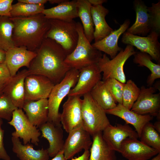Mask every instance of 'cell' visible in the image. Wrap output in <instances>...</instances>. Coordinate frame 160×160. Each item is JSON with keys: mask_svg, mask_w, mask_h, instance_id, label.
<instances>
[{"mask_svg": "<svg viewBox=\"0 0 160 160\" xmlns=\"http://www.w3.org/2000/svg\"><path fill=\"white\" fill-rule=\"evenodd\" d=\"M35 52L36 55L28 69L29 75L44 76L55 84L63 79L71 68L65 62L67 55L65 51L52 39L44 38Z\"/></svg>", "mask_w": 160, "mask_h": 160, "instance_id": "obj_1", "label": "cell"}, {"mask_svg": "<svg viewBox=\"0 0 160 160\" xmlns=\"http://www.w3.org/2000/svg\"><path fill=\"white\" fill-rule=\"evenodd\" d=\"M10 19L14 25L12 39L14 46L35 52L49 28V19L42 13L28 17H11Z\"/></svg>", "mask_w": 160, "mask_h": 160, "instance_id": "obj_2", "label": "cell"}, {"mask_svg": "<svg viewBox=\"0 0 160 160\" xmlns=\"http://www.w3.org/2000/svg\"><path fill=\"white\" fill-rule=\"evenodd\" d=\"M79 38L74 50L68 55L65 63L71 68L79 70L82 68L97 63L102 57L101 51L93 47L85 36L81 23H76Z\"/></svg>", "mask_w": 160, "mask_h": 160, "instance_id": "obj_3", "label": "cell"}, {"mask_svg": "<svg viewBox=\"0 0 160 160\" xmlns=\"http://www.w3.org/2000/svg\"><path fill=\"white\" fill-rule=\"evenodd\" d=\"M79 71L71 68L63 79L55 85L48 98V122L57 126H62L60 114L59 112L60 104L64 98L68 94L77 81Z\"/></svg>", "mask_w": 160, "mask_h": 160, "instance_id": "obj_4", "label": "cell"}, {"mask_svg": "<svg viewBox=\"0 0 160 160\" xmlns=\"http://www.w3.org/2000/svg\"><path fill=\"white\" fill-rule=\"evenodd\" d=\"M82 103L83 127L93 136L102 132L110 122L105 111L93 99L90 93L83 95Z\"/></svg>", "mask_w": 160, "mask_h": 160, "instance_id": "obj_5", "label": "cell"}, {"mask_svg": "<svg viewBox=\"0 0 160 160\" xmlns=\"http://www.w3.org/2000/svg\"><path fill=\"white\" fill-rule=\"evenodd\" d=\"M50 26L45 38L52 39L63 48L67 55L75 48L79 34L76 23L73 20L65 21L56 19H49Z\"/></svg>", "mask_w": 160, "mask_h": 160, "instance_id": "obj_6", "label": "cell"}, {"mask_svg": "<svg viewBox=\"0 0 160 160\" xmlns=\"http://www.w3.org/2000/svg\"><path fill=\"white\" fill-rule=\"evenodd\" d=\"M136 52L133 46L127 44L124 49H122L111 60L106 54L103 55L97 63L100 72L103 73V81L114 78L125 84L126 81L124 70V65L127 60Z\"/></svg>", "mask_w": 160, "mask_h": 160, "instance_id": "obj_7", "label": "cell"}, {"mask_svg": "<svg viewBox=\"0 0 160 160\" xmlns=\"http://www.w3.org/2000/svg\"><path fill=\"white\" fill-rule=\"evenodd\" d=\"M8 123L15 129L12 134V137L22 139L24 145L31 142L35 145H38L41 132L29 121L22 109L15 110L11 120Z\"/></svg>", "mask_w": 160, "mask_h": 160, "instance_id": "obj_8", "label": "cell"}, {"mask_svg": "<svg viewBox=\"0 0 160 160\" xmlns=\"http://www.w3.org/2000/svg\"><path fill=\"white\" fill-rule=\"evenodd\" d=\"M159 34L154 31L146 36L134 35L125 32L121 38L124 44L136 47L140 52L149 55L158 63H160V43L158 41Z\"/></svg>", "mask_w": 160, "mask_h": 160, "instance_id": "obj_9", "label": "cell"}, {"mask_svg": "<svg viewBox=\"0 0 160 160\" xmlns=\"http://www.w3.org/2000/svg\"><path fill=\"white\" fill-rule=\"evenodd\" d=\"M157 88L151 86L141 87L139 95L131 110L140 115H149L160 118V93H156Z\"/></svg>", "mask_w": 160, "mask_h": 160, "instance_id": "obj_10", "label": "cell"}, {"mask_svg": "<svg viewBox=\"0 0 160 160\" xmlns=\"http://www.w3.org/2000/svg\"><path fill=\"white\" fill-rule=\"evenodd\" d=\"M55 85L44 76L28 75L24 81L25 101L48 99Z\"/></svg>", "mask_w": 160, "mask_h": 160, "instance_id": "obj_11", "label": "cell"}, {"mask_svg": "<svg viewBox=\"0 0 160 160\" xmlns=\"http://www.w3.org/2000/svg\"><path fill=\"white\" fill-rule=\"evenodd\" d=\"M82 99L78 96H68L63 106L60 114V123L68 133L83 125L82 115Z\"/></svg>", "mask_w": 160, "mask_h": 160, "instance_id": "obj_12", "label": "cell"}, {"mask_svg": "<svg viewBox=\"0 0 160 160\" xmlns=\"http://www.w3.org/2000/svg\"><path fill=\"white\" fill-rule=\"evenodd\" d=\"M68 133L63 148L67 160L72 158L83 149L89 150L92 143L91 135L82 126L74 128Z\"/></svg>", "mask_w": 160, "mask_h": 160, "instance_id": "obj_13", "label": "cell"}, {"mask_svg": "<svg viewBox=\"0 0 160 160\" xmlns=\"http://www.w3.org/2000/svg\"><path fill=\"white\" fill-rule=\"evenodd\" d=\"M79 78L75 86L70 91L68 96H81L89 93L102 78L97 63L85 67L79 70Z\"/></svg>", "mask_w": 160, "mask_h": 160, "instance_id": "obj_14", "label": "cell"}, {"mask_svg": "<svg viewBox=\"0 0 160 160\" xmlns=\"http://www.w3.org/2000/svg\"><path fill=\"white\" fill-rule=\"evenodd\" d=\"M119 153L128 160H148L160 152L137 139L127 138L121 143Z\"/></svg>", "mask_w": 160, "mask_h": 160, "instance_id": "obj_15", "label": "cell"}, {"mask_svg": "<svg viewBox=\"0 0 160 160\" xmlns=\"http://www.w3.org/2000/svg\"><path fill=\"white\" fill-rule=\"evenodd\" d=\"M102 137L109 148L119 152L121 143L125 139H137L138 135L128 124H117L115 126L110 124L102 132Z\"/></svg>", "mask_w": 160, "mask_h": 160, "instance_id": "obj_16", "label": "cell"}, {"mask_svg": "<svg viewBox=\"0 0 160 160\" xmlns=\"http://www.w3.org/2000/svg\"><path fill=\"white\" fill-rule=\"evenodd\" d=\"M36 55L35 52L24 47L15 46L6 52L4 62L12 77L15 76L21 67L25 66L28 68Z\"/></svg>", "mask_w": 160, "mask_h": 160, "instance_id": "obj_17", "label": "cell"}, {"mask_svg": "<svg viewBox=\"0 0 160 160\" xmlns=\"http://www.w3.org/2000/svg\"><path fill=\"white\" fill-rule=\"evenodd\" d=\"M29 75L28 69L19 71L5 84L3 93L18 108L22 109L25 102L24 81Z\"/></svg>", "mask_w": 160, "mask_h": 160, "instance_id": "obj_18", "label": "cell"}, {"mask_svg": "<svg viewBox=\"0 0 160 160\" xmlns=\"http://www.w3.org/2000/svg\"><path fill=\"white\" fill-rule=\"evenodd\" d=\"M106 114L113 115L124 120L127 124L132 125L140 137L144 126L153 119L149 115L137 114L128 109L122 104L118 103L114 108L105 111Z\"/></svg>", "mask_w": 160, "mask_h": 160, "instance_id": "obj_19", "label": "cell"}, {"mask_svg": "<svg viewBox=\"0 0 160 160\" xmlns=\"http://www.w3.org/2000/svg\"><path fill=\"white\" fill-rule=\"evenodd\" d=\"M61 127L47 121L39 127L41 137L49 142V147L47 149L49 157H55L63 150L64 142Z\"/></svg>", "mask_w": 160, "mask_h": 160, "instance_id": "obj_20", "label": "cell"}, {"mask_svg": "<svg viewBox=\"0 0 160 160\" xmlns=\"http://www.w3.org/2000/svg\"><path fill=\"white\" fill-rule=\"evenodd\" d=\"M133 4L136 14V20L135 23L127 29L126 32L134 35L145 36L151 31L148 7L141 0H135Z\"/></svg>", "mask_w": 160, "mask_h": 160, "instance_id": "obj_21", "label": "cell"}, {"mask_svg": "<svg viewBox=\"0 0 160 160\" xmlns=\"http://www.w3.org/2000/svg\"><path fill=\"white\" fill-rule=\"evenodd\" d=\"M130 24L129 20H125L118 29L114 30L103 39L95 42L92 44V46L113 58L122 49L119 46L118 41L121 35L129 28Z\"/></svg>", "mask_w": 160, "mask_h": 160, "instance_id": "obj_22", "label": "cell"}, {"mask_svg": "<svg viewBox=\"0 0 160 160\" xmlns=\"http://www.w3.org/2000/svg\"><path fill=\"white\" fill-rule=\"evenodd\" d=\"M22 109L29 121L39 128L47 121L48 113L47 99L25 101Z\"/></svg>", "mask_w": 160, "mask_h": 160, "instance_id": "obj_23", "label": "cell"}, {"mask_svg": "<svg viewBox=\"0 0 160 160\" xmlns=\"http://www.w3.org/2000/svg\"><path fill=\"white\" fill-rule=\"evenodd\" d=\"M42 13L48 19L65 21H71L79 17L76 0H65L56 6L45 9Z\"/></svg>", "mask_w": 160, "mask_h": 160, "instance_id": "obj_24", "label": "cell"}, {"mask_svg": "<svg viewBox=\"0 0 160 160\" xmlns=\"http://www.w3.org/2000/svg\"><path fill=\"white\" fill-rule=\"evenodd\" d=\"M91 12L95 27L94 39L95 42L103 39L114 30L105 20V17L108 13L109 10L102 5H92Z\"/></svg>", "mask_w": 160, "mask_h": 160, "instance_id": "obj_25", "label": "cell"}, {"mask_svg": "<svg viewBox=\"0 0 160 160\" xmlns=\"http://www.w3.org/2000/svg\"><path fill=\"white\" fill-rule=\"evenodd\" d=\"M12 150L20 160H48L49 156L47 149L36 150L32 144H23L19 138L12 137Z\"/></svg>", "mask_w": 160, "mask_h": 160, "instance_id": "obj_26", "label": "cell"}, {"mask_svg": "<svg viewBox=\"0 0 160 160\" xmlns=\"http://www.w3.org/2000/svg\"><path fill=\"white\" fill-rule=\"evenodd\" d=\"M92 137L89 160H117L115 151L111 149L104 140L102 132Z\"/></svg>", "mask_w": 160, "mask_h": 160, "instance_id": "obj_27", "label": "cell"}, {"mask_svg": "<svg viewBox=\"0 0 160 160\" xmlns=\"http://www.w3.org/2000/svg\"><path fill=\"white\" fill-rule=\"evenodd\" d=\"M76 4L78 16L81 21L84 35L91 43L94 39V31L91 12L92 5L88 0H77Z\"/></svg>", "mask_w": 160, "mask_h": 160, "instance_id": "obj_28", "label": "cell"}, {"mask_svg": "<svg viewBox=\"0 0 160 160\" xmlns=\"http://www.w3.org/2000/svg\"><path fill=\"white\" fill-rule=\"evenodd\" d=\"M89 93L93 99L105 111L113 109L117 105L103 81H99Z\"/></svg>", "mask_w": 160, "mask_h": 160, "instance_id": "obj_29", "label": "cell"}, {"mask_svg": "<svg viewBox=\"0 0 160 160\" xmlns=\"http://www.w3.org/2000/svg\"><path fill=\"white\" fill-rule=\"evenodd\" d=\"M134 62L140 66H145L151 71V73L147 79V83L149 86H151L156 79L160 78V65L153 63L152 58L148 54L136 52L134 55Z\"/></svg>", "mask_w": 160, "mask_h": 160, "instance_id": "obj_30", "label": "cell"}, {"mask_svg": "<svg viewBox=\"0 0 160 160\" xmlns=\"http://www.w3.org/2000/svg\"><path fill=\"white\" fill-rule=\"evenodd\" d=\"M14 27L10 17H0V48L5 52L15 46L12 39Z\"/></svg>", "mask_w": 160, "mask_h": 160, "instance_id": "obj_31", "label": "cell"}, {"mask_svg": "<svg viewBox=\"0 0 160 160\" xmlns=\"http://www.w3.org/2000/svg\"><path fill=\"white\" fill-rule=\"evenodd\" d=\"M44 4H33L18 2L12 6L11 17H28L42 13Z\"/></svg>", "mask_w": 160, "mask_h": 160, "instance_id": "obj_32", "label": "cell"}, {"mask_svg": "<svg viewBox=\"0 0 160 160\" xmlns=\"http://www.w3.org/2000/svg\"><path fill=\"white\" fill-rule=\"evenodd\" d=\"M139 138L145 144L160 152V135L151 123L144 126Z\"/></svg>", "mask_w": 160, "mask_h": 160, "instance_id": "obj_33", "label": "cell"}, {"mask_svg": "<svg viewBox=\"0 0 160 160\" xmlns=\"http://www.w3.org/2000/svg\"><path fill=\"white\" fill-rule=\"evenodd\" d=\"M140 89L132 80H128L124 84L122 104L131 110L140 93Z\"/></svg>", "mask_w": 160, "mask_h": 160, "instance_id": "obj_34", "label": "cell"}, {"mask_svg": "<svg viewBox=\"0 0 160 160\" xmlns=\"http://www.w3.org/2000/svg\"><path fill=\"white\" fill-rule=\"evenodd\" d=\"M103 81L116 103L122 104L124 84L114 78H109Z\"/></svg>", "mask_w": 160, "mask_h": 160, "instance_id": "obj_35", "label": "cell"}, {"mask_svg": "<svg viewBox=\"0 0 160 160\" xmlns=\"http://www.w3.org/2000/svg\"><path fill=\"white\" fill-rule=\"evenodd\" d=\"M18 108L11 100L2 93L0 95V118L10 121L14 111Z\"/></svg>", "mask_w": 160, "mask_h": 160, "instance_id": "obj_36", "label": "cell"}, {"mask_svg": "<svg viewBox=\"0 0 160 160\" xmlns=\"http://www.w3.org/2000/svg\"><path fill=\"white\" fill-rule=\"evenodd\" d=\"M150 16L151 31H155L159 34L160 32V1L156 3H152L151 6L148 7Z\"/></svg>", "mask_w": 160, "mask_h": 160, "instance_id": "obj_37", "label": "cell"}, {"mask_svg": "<svg viewBox=\"0 0 160 160\" xmlns=\"http://www.w3.org/2000/svg\"><path fill=\"white\" fill-rule=\"evenodd\" d=\"M13 0H0V17H11V11Z\"/></svg>", "mask_w": 160, "mask_h": 160, "instance_id": "obj_38", "label": "cell"}, {"mask_svg": "<svg viewBox=\"0 0 160 160\" xmlns=\"http://www.w3.org/2000/svg\"><path fill=\"white\" fill-rule=\"evenodd\" d=\"M12 77L5 62L0 63V84L5 85Z\"/></svg>", "mask_w": 160, "mask_h": 160, "instance_id": "obj_39", "label": "cell"}, {"mask_svg": "<svg viewBox=\"0 0 160 160\" xmlns=\"http://www.w3.org/2000/svg\"><path fill=\"white\" fill-rule=\"evenodd\" d=\"M3 121L0 118V159L10 160L11 158L8 154L4 148V131L1 128Z\"/></svg>", "mask_w": 160, "mask_h": 160, "instance_id": "obj_40", "label": "cell"}, {"mask_svg": "<svg viewBox=\"0 0 160 160\" xmlns=\"http://www.w3.org/2000/svg\"><path fill=\"white\" fill-rule=\"evenodd\" d=\"M48 0H18L17 1L22 3L33 4H44Z\"/></svg>", "mask_w": 160, "mask_h": 160, "instance_id": "obj_41", "label": "cell"}, {"mask_svg": "<svg viewBox=\"0 0 160 160\" xmlns=\"http://www.w3.org/2000/svg\"><path fill=\"white\" fill-rule=\"evenodd\" d=\"M89 156L90 151L89 150H85L81 156L74 158H73L71 160H89Z\"/></svg>", "mask_w": 160, "mask_h": 160, "instance_id": "obj_42", "label": "cell"}, {"mask_svg": "<svg viewBox=\"0 0 160 160\" xmlns=\"http://www.w3.org/2000/svg\"><path fill=\"white\" fill-rule=\"evenodd\" d=\"M51 160H67L64 156L63 150L60 151Z\"/></svg>", "mask_w": 160, "mask_h": 160, "instance_id": "obj_43", "label": "cell"}, {"mask_svg": "<svg viewBox=\"0 0 160 160\" xmlns=\"http://www.w3.org/2000/svg\"><path fill=\"white\" fill-rule=\"evenodd\" d=\"M89 3L92 6L102 5L103 4L107 1L106 0H88Z\"/></svg>", "mask_w": 160, "mask_h": 160, "instance_id": "obj_44", "label": "cell"}, {"mask_svg": "<svg viewBox=\"0 0 160 160\" xmlns=\"http://www.w3.org/2000/svg\"><path fill=\"white\" fill-rule=\"evenodd\" d=\"M6 52L0 48V63L5 61Z\"/></svg>", "mask_w": 160, "mask_h": 160, "instance_id": "obj_45", "label": "cell"}, {"mask_svg": "<svg viewBox=\"0 0 160 160\" xmlns=\"http://www.w3.org/2000/svg\"><path fill=\"white\" fill-rule=\"evenodd\" d=\"M156 130L159 133H160V120H158L155 122L153 124Z\"/></svg>", "mask_w": 160, "mask_h": 160, "instance_id": "obj_46", "label": "cell"}, {"mask_svg": "<svg viewBox=\"0 0 160 160\" xmlns=\"http://www.w3.org/2000/svg\"><path fill=\"white\" fill-rule=\"evenodd\" d=\"M65 1V0H49L48 1L51 4H59Z\"/></svg>", "mask_w": 160, "mask_h": 160, "instance_id": "obj_47", "label": "cell"}, {"mask_svg": "<svg viewBox=\"0 0 160 160\" xmlns=\"http://www.w3.org/2000/svg\"><path fill=\"white\" fill-rule=\"evenodd\" d=\"M151 160H160V153H158Z\"/></svg>", "mask_w": 160, "mask_h": 160, "instance_id": "obj_48", "label": "cell"}, {"mask_svg": "<svg viewBox=\"0 0 160 160\" xmlns=\"http://www.w3.org/2000/svg\"><path fill=\"white\" fill-rule=\"evenodd\" d=\"M4 85H5L0 84V95L3 93Z\"/></svg>", "mask_w": 160, "mask_h": 160, "instance_id": "obj_49", "label": "cell"}]
</instances>
